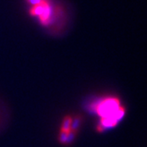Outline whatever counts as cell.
<instances>
[{"instance_id": "cell-1", "label": "cell", "mask_w": 147, "mask_h": 147, "mask_svg": "<svg viewBox=\"0 0 147 147\" xmlns=\"http://www.w3.org/2000/svg\"><path fill=\"white\" fill-rule=\"evenodd\" d=\"M92 108L100 118V131L115 127L125 114V109L121 104L120 100L115 96H107L96 101Z\"/></svg>"}, {"instance_id": "cell-2", "label": "cell", "mask_w": 147, "mask_h": 147, "mask_svg": "<svg viewBox=\"0 0 147 147\" xmlns=\"http://www.w3.org/2000/svg\"><path fill=\"white\" fill-rule=\"evenodd\" d=\"M30 12L32 16H37L43 26H47L51 21L53 7L47 0H43L41 3L33 6Z\"/></svg>"}, {"instance_id": "cell-3", "label": "cell", "mask_w": 147, "mask_h": 147, "mask_svg": "<svg viewBox=\"0 0 147 147\" xmlns=\"http://www.w3.org/2000/svg\"><path fill=\"white\" fill-rule=\"evenodd\" d=\"M76 126L74 124V119L71 117H66L63 120L62 125L61 127V133L60 140L62 142H68L70 140L71 136H73L74 129Z\"/></svg>"}, {"instance_id": "cell-4", "label": "cell", "mask_w": 147, "mask_h": 147, "mask_svg": "<svg viewBox=\"0 0 147 147\" xmlns=\"http://www.w3.org/2000/svg\"><path fill=\"white\" fill-rule=\"evenodd\" d=\"M42 1H43V0H27V2H28L29 3H30V4L33 6L41 3Z\"/></svg>"}]
</instances>
